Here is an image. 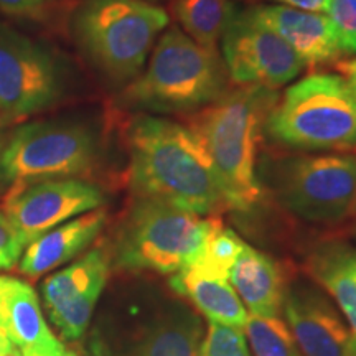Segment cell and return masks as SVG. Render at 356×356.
Wrapping results in <instances>:
<instances>
[{
	"label": "cell",
	"mask_w": 356,
	"mask_h": 356,
	"mask_svg": "<svg viewBox=\"0 0 356 356\" xmlns=\"http://www.w3.org/2000/svg\"><path fill=\"white\" fill-rule=\"evenodd\" d=\"M127 178L136 197L210 216L225 204L215 170L188 126L136 115L126 131Z\"/></svg>",
	"instance_id": "6da1fadb"
},
{
	"label": "cell",
	"mask_w": 356,
	"mask_h": 356,
	"mask_svg": "<svg viewBox=\"0 0 356 356\" xmlns=\"http://www.w3.org/2000/svg\"><path fill=\"white\" fill-rule=\"evenodd\" d=\"M275 89L238 86L191 119L220 185L222 202L234 211H251L261 200L256 154L264 124L277 102Z\"/></svg>",
	"instance_id": "7a4b0ae2"
},
{
	"label": "cell",
	"mask_w": 356,
	"mask_h": 356,
	"mask_svg": "<svg viewBox=\"0 0 356 356\" xmlns=\"http://www.w3.org/2000/svg\"><path fill=\"white\" fill-rule=\"evenodd\" d=\"M229 91L225 61L178 26L168 29L121 95L124 108L155 114H195Z\"/></svg>",
	"instance_id": "3957f363"
},
{
	"label": "cell",
	"mask_w": 356,
	"mask_h": 356,
	"mask_svg": "<svg viewBox=\"0 0 356 356\" xmlns=\"http://www.w3.org/2000/svg\"><path fill=\"white\" fill-rule=\"evenodd\" d=\"M204 335L198 312L159 289H136L102 314L91 356H197Z\"/></svg>",
	"instance_id": "277c9868"
},
{
	"label": "cell",
	"mask_w": 356,
	"mask_h": 356,
	"mask_svg": "<svg viewBox=\"0 0 356 356\" xmlns=\"http://www.w3.org/2000/svg\"><path fill=\"white\" fill-rule=\"evenodd\" d=\"M221 225L154 198L136 197L118 233L111 266L129 273L177 274L195 264L210 234Z\"/></svg>",
	"instance_id": "5b68a950"
},
{
	"label": "cell",
	"mask_w": 356,
	"mask_h": 356,
	"mask_svg": "<svg viewBox=\"0 0 356 356\" xmlns=\"http://www.w3.org/2000/svg\"><path fill=\"white\" fill-rule=\"evenodd\" d=\"M275 144L305 152L356 149V92L341 74L310 73L279 96L264 124Z\"/></svg>",
	"instance_id": "8992f818"
},
{
	"label": "cell",
	"mask_w": 356,
	"mask_h": 356,
	"mask_svg": "<svg viewBox=\"0 0 356 356\" xmlns=\"http://www.w3.org/2000/svg\"><path fill=\"white\" fill-rule=\"evenodd\" d=\"M170 24L162 7L147 0H83L73 19L76 42L102 76L131 83Z\"/></svg>",
	"instance_id": "52a82bcc"
},
{
	"label": "cell",
	"mask_w": 356,
	"mask_h": 356,
	"mask_svg": "<svg viewBox=\"0 0 356 356\" xmlns=\"http://www.w3.org/2000/svg\"><path fill=\"white\" fill-rule=\"evenodd\" d=\"M269 184L282 207L302 220L338 222L356 213V157L291 155L269 167Z\"/></svg>",
	"instance_id": "ba28073f"
},
{
	"label": "cell",
	"mask_w": 356,
	"mask_h": 356,
	"mask_svg": "<svg viewBox=\"0 0 356 356\" xmlns=\"http://www.w3.org/2000/svg\"><path fill=\"white\" fill-rule=\"evenodd\" d=\"M97 160V139L79 122H30L17 129L0 152V181L24 185L79 178Z\"/></svg>",
	"instance_id": "9c48e42d"
},
{
	"label": "cell",
	"mask_w": 356,
	"mask_h": 356,
	"mask_svg": "<svg viewBox=\"0 0 356 356\" xmlns=\"http://www.w3.org/2000/svg\"><path fill=\"white\" fill-rule=\"evenodd\" d=\"M61 92L60 70L50 53L0 24V119L42 113L60 99Z\"/></svg>",
	"instance_id": "30bf717a"
},
{
	"label": "cell",
	"mask_w": 356,
	"mask_h": 356,
	"mask_svg": "<svg viewBox=\"0 0 356 356\" xmlns=\"http://www.w3.org/2000/svg\"><path fill=\"white\" fill-rule=\"evenodd\" d=\"M222 61L236 86L277 89L304 71V63L279 35L252 15L238 10L221 37Z\"/></svg>",
	"instance_id": "8fae6325"
},
{
	"label": "cell",
	"mask_w": 356,
	"mask_h": 356,
	"mask_svg": "<svg viewBox=\"0 0 356 356\" xmlns=\"http://www.w3.org/2000/svg\"><path fill=\"white\" fill-rule=\"evenodd\" d=\"M104 203L99 186L81 178H56L13 185L3 202V213L29 246L40 236Z\"/></svg>",
	"instance_id": "7c38bea8"
},
{
	"label": "cell",
	"mask_w": 356,
	"mask_h": 356,
	"mask_svg": "<svg viewBox=\"0 0 356 356\" xmlns=\"http://www.w3.org/2000/svg\"><path fill=\"white\" fill-rule=\"evenodd\" d=\"M111 270L108 249L95 248L42 284L48 317L66 340L88 332Z\"/></svg>",
	"instance_id": "4fadbf2b"
},
{
	"label": "cell",
	"mask_w": 356,
	"mask_h": 356,
	"mask_svg": "<svg viewBox=\"0 0 356 356\" xmlns=\"http://www.w3.org/2000/svg\"><path fill=\"white\" fill-rule=\"evenodd\" d=\"M282 312L304 356H356L348 323L320 289L293 284L284 293Z\"/></svg>",
	"instance_id": "5bb4252c"
},
{
	"label": "cell",
	"mask_w": 356,
	"mask_h": 356,
	"mask_svg": "<svg viewBox=\"0 0 356 356\" xmlns=\"http://www.w3.org/2000/svg\"><path fill=\"white\" fill-rule=\"evenodd\" d=\"M252 15L286 42L304 66L335 63L343 55L332 20L325 13L299 10L287 6L251 7Z\"/></svg>",
	"instance_id": "9a60e30c"
},
{
	"label": "cell",
	"mask_w": 356,
	"mask_h": 356,
	"mask_svg": "<svg viewBox=\"0 0 356 356\" xmlns=\"http://www.w3.org/2000/svg\"><path fill=\"white\" fill-rule=\"evenodd\" d=\"M106 220H108L106 211L97 208L40 236L26 246V251L22 254L19 264L20 273L37 277L81 254L101 234Z\"/></svg>",
	"instance_id": "2e32d148"
},
{
	"label": "cell",
	"mask_w": 356,
	"mask_h": 356,
	"mask_svg": "<svg viewBox=\"0 0 356 356\" xmlns=\"http://www.w3.org/2000/svg\"><path fill=\"white\" fill-rule=\"evenodd\" d=\"M168 286L181 299L193 304L208 322L244 328L248 310L231 282L221 275L207 273L197 266L185 267L168 279Z\"/></svg>",
	"instance_id": "e0dca14e"
},
{
	"label": "cell",
	"mask_w": 356,
	"mask_h": 356,
	"mask_svg": "<svg viewBox=\"0 0 356 356\" xmlns=\"http://www.w3.org/2000/svg\"><path fill=\"white\" fill-rule=\"evenodd\" d=\"M229 282L249 315L279 317L284 304V279L269 256L244 244L229 270Z\"/></svg>",
	"instance_id": "ac0fdd59"
},
{
	"label": "cell",
	"mask_w": 356,
	"mask_h": 356,
	"mask_svg": "<svg viewBox=\"0 0 356 356\" xmlns=\"http://www.w3.org/2000/svg\"><path fill=\"white\" fill-rule=\"evenodd\" d=\"M309 273L332 296L348 323L356 351V249L345 243H328L315 249Z\"/></svg>",
	"instance_id": "d6986e66"
},
{
	"label": "cell",
	"mask_w": 356,
	"mask_h": 356,
	"mask_svg": "<svg viewBox=\"0 0 356 356\" xmlns=\"http://www.w3.org/2000/svg\"><path fill=\"white\" fill-rule=\"evenodd\" d=\"M6 330L20 353L53 351L63 346L44 322L37 293L19 279H13L8 292Z\"/></svg>",
	"instance_id": "ffe728a7"
},
{
	"label": "cell",
	"mask_w": 356,
	"mask_h": 356,
	"mask_svg": "<svg viewBox=\"0 0 356 356\" xmlns=\"http://www.w3.org/2000/svg\"><path fill=\"white\" fill-rule=\"evenodd\" d=\"M236 7L229 0H175L173 13L181 30L208 50H216Z\"/></svg>",
	"instance_id": "44dd1931"
},
{
	"label": "cell",
	"mask_w": 356,
	"mask_h": 356,
	"mask_svg": "<svg viewBox=\"0 0 356 356\" xmlns=\"http://www.w3.org/2000/svg\"><path fill=\"white\" fill-rule=\"evenodd\" d=\"M243 330L252 356H304L287 323L279 317L249 315Z\"/></svg>",
	"instance_id": "7402d4cb"
},
{
	"label": "cell",
	"mask_w": 356,
	"mask_h": 356,
	"mask_svg": "<svg viewBox=\"0 0 356 356\" xmlns=\"http://www.w3.org/2000/svg\"><path fill=\"white\" fill-rule=\"evenodd\" d=\"M244 244L246 243L233 229L225 228L221 222L210 234L197 262L191 266H197L200 269L207 270V273L228 279L231 267H233L239 252L243 251Z\"/></svg>",
	"instance_id": "603a6c76"
},
{
	"label": "cell",
	"mask_w": 356,
	"mask_h": 356,
	"mask_svg": "<svg viewBox=\"0 0 356 356\" xmlns=\"http://www.w3.org/2000/svg\"><path fill=\"white\" fill-rule=\"evenodd\" d=\"M197 356H252L241 328L208 322Z\"/></svg>",
	"instance_id": "cb8c5ba5"
},
{
	"label": "cell",
	"mask_w": 356,
	"mask_h": 356,
	"mask_svg": "<svg viewBox=\"0 0 356 356\" xmlns=\"http://www.w3.org/2000/svg\"><path fill=\"white\" fill-rule=\"evenodd\" d=\"M328 19L343 55H356V0H330Z\"/></svg>",
	"instance_id": "d4e9b609"
},
{
	"label": "cell",
	"mask_w": 356,
	"mask_h": 356,
	"mask_svg": "<svg viewBox=\"0 0 356 356\" xmlns=\"http://www.w3.org/2000/svg\"><path fill=\"white\" fill-rule=\"evenodd\" d=\"M25 243L17 233L6 213L0 211V269H10L20 261Z\"/></svg>",
	"instance_id": "484cf974"
},
{
	"label": "cell",
	"mask_w": 356,
	"mask_h": 356,
	"mask_svg": "<svg viewBox=\"0 0 356 356\" xmlns=\"http://www.w3.org/2000/svg\"><path fill=\"white\" fill-rule=\"evenodd\" d=\"M48 0H0V10L13 17L38 19L47 8Z\"/></svg>",
	"instance_id": "4316f807"
},
{
	"label": "cell",
	"mask_w": 356,
	"mask_h": 356,
	"mask_svg": "<svg viewBox=\"0 0 356 356\" xmlns=\"http://www.w3.org/2000/svg\"><path fill=\"white\" fill-rule=\"evenodd\" d=\"M277 2L282 6L314 13H327L328 7H330V0H277Z\"/></svg>",
	"instance_id": "83f0119b"
},
{
	"label": "cell",
	"mask_w": 356,
	"mask_h": 356,
	"mask_svg": "<svg viewBox=\"0 0 356 356\" xmlns=\"http://www.w3.org/2000/svg\"><path fill=\"white\" fill-rule=\"evenodd\" d=\"M13 277L8 275H0V325L6 327V317H7V299L8 292H10Z\"/></svg>",
	"instance_id": "f1b7e54d"
},
{
	"label": "cell",
	"mask_w": 356,
	"mask_h": 356,
	"mask_svg": "<svg viewBox=\"0 0 356 356\" xmlns=\"http://www.w3.org/2000/svg\"><path fill=\"white\" fill-rule=\"evenodd\" d=\"M15 351H17V348H15V345L12 343V340H10V337H8L6 327H3V325H0V356H12Z\"/></svg>",
	"instance_id": "f546056e"
},
{
	"label": "cell",
	"mask_w": 356,
	"mask_h": 356,
	"mask_svg": "<svg viewBox=\"0 0 356 356\" xmlns=\"http://www.w3.org/2000/svg\"><path fill=\"white\" fill-rule=\"evenodd\" d=\"M340 71L343 73V78L350 83V86L355 89L356 92V58L340 65Z\"/></svg>",
	"instance_id": "4dcf8cb0"
},
{
	"label": "cell",
	"mask_w": 356,
	"mask_h": 356,
	"mask_svg": "<svg viewBox=\"0 0 356 356\" xmlns=\"http://www.w3.org/2000/svg\"><path fill=\"white\" fill-rule=\"evenodd\" d=\"M22 356H78L74 351H71L65 346L53 351H29V353H20Z\"/></svg>",
	"instance_id": "1f68e13d"
},
{
	"label": "cell",
	"mask_w": 356,
	"mask_h": 356,
	"mask_svg": "<svg viewBox=\"0 0 356 356\" xmlns=\"http://www.w3.org/2000/svg\"><path fill=\"white\" fill-rule=\"evenodd\" d=\"M2 121H0V129H2ZM2 149H3V144H2V137H0V152H2Z\"/></svg>",
	"instance_id": "d6a6232c"
},
{
	"label": "cell",
	"mask_w": 356,
	"mask_h": 356,
	"mask_svg": "<svg viewBox=\"0 0 356 356\" xmlns=\"http://www.w3.org/2000/svg\"><path fill=\"white\" fill-rule=\"evenodd\" d=\"M243 2H251V3H254V2H262V0H243Z\"/></svg>",
	"instance_id": "836d02e7"
},
{
	"label": "cell",
	"mask_w": 356,
	"mask_h": 356,
	"mask_svg": "<svg viewBox=\"0 0 356 356\" xmlns=\"http://www.w3.org/2000/svg\"><path fill=\"white\" fill-rule=\"evenodd\" d=\"M12 356H22V355H20V351H19V350H17V351H15V353H13Z\"/></svg>",
	"instance_id": "e575fe53"
},
{
	"label": "cell",
	"mask_w": 356,
	"mask_h": 356,
	"mask_svg": "<svg viewBox=\"0 0 356 356\" xmlns=\"http://www.w3.org/2000/svg\"><path fill=\"white\" fill-rule=\"evenodd\" d=\"M147 2H157V0H147Z\"/></svg>",
	"instance_id": "d590c367"
},
{
	"label": "cell",
	"mask_w": 356,
	"mask_h": 356,
	"mask_svg": "<svg viewBox=\"0 0 356 356\" xmlns=\"http://www.w3.org/2000/svg\"><path fill=\"white\" fill-rule=\"evenodd\" d=\"M0 121H2V119H0ZM2 122H3V121H2Z\"/></svg>",
	"instance_id": "8d00e7d4"
}]
</instances>
